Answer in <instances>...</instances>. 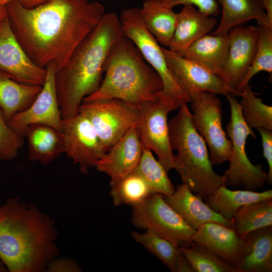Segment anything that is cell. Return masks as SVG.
Listing matches in <instances>:
<instances>
[{"mask_svg": "<svg viewBox=\"0 0 272 272\" xmlns=\"http://www.w3.org/2000/svg\"><path fill=\"white\" fill-rule=\"evenodd\" d=\"M7 16L17 40L30 58L56 71L98 23L104 7L97 2L48 0L33 8L17 2L5 5Z\"/></svg>", "mask_w": 272, "mask_h": 272, "instance_id": "obj_1", "label": "cell"}, {"mask_svg": "<svg viewBox=\"0 0 272 272\" xmlns=\"http://www.w3.org/2000/svg\"><path fill=\"white\" fill-rule=\"evenodd\" d=\"M53 219L18 197L0 203V257L10 272L45 271L59 253Z\"/></svg>", "mask_w": 272, "mask_h": 272, "instance_id": "obj_2", "label": "cell"}, {"mask_svg": "<svg viewBox=\"0 0 272 272\" xmlns=\"http://www.w3.org/2000/svg\"><path fill=\"white\" fill-rule=\"evenodd\" d=\"M124 36L117 15L114 12L104 13L67 62L56 71V91L63 119L78 113L84 99L98 89L108 56L115 44Z\"/></svg>", "mask_w": 272, "mask_h": 272, "instance_id": "obj_3", "label": "cell"}, {"mask_svg": "<svg viewBox=\"0 0 272 272\" xmlns=\"http://www.w3.org/2000/svg\"><path fill=\"white\" fill-rule=\"evenodd\" d=\"M104 74L98 89L83 101L118 99L140 106L157 99V94L162 89L159 75L125 36L111 50Z\"/></svg>", "mask_w": 272, "mask_h": 272, "instance_id": "obj_4", "label": "cell"}, {"mask_svg": "<svg viewBox=\"0 0 272 272\" xmlns=\"http://www.w3.org/2000/svg\"><path fill=\"white\" fill-rule=\"evenodd\" d=\"M169 131L174 155V169L182 183L206 198L225 184L223 175L214 170L206 143L195 129L187 103L179 108L169 122Z\"/></svg>", "mask_w": 272, "mask_h": 272, "instance_id": "obj_5", "label": "cell"}, {"mask_svg": "<svg viewBox=\"0 0 272 272\" xmlns=\"http://www.w3.org/2000/svg\"><path fill=\"white\" fill-rule=\"evenodd\" d=\"M119 17L124 36L135 44L162 81V89L158 93L157 99L172 110L190 102L189 97L180 88L169 69L163 47L145 27L139 8L124 9Z\"/></svg>", "mask_w": 272, "mask_h": 272, "instance_id": "obj_6", "label": "cell"}, {"mask_svg": "<svg viewBox=\"0 0 272 272\" xmlns=\"http://www.w3.org/2000/svg\"><path fill=\"white\" fill-rule=\"evenodd\" d=\"M230 107V120L226 127L231 143V152L229 158V167L223 175L225 186L242 187L255 191L262 188L267 181V173L262 165L253 164L247 157L246 143L248 136L256 138L252 129L244 121L239 102L235 96L227 97Z\"/></svg>", "mask_w": 272, "mask_h": 272, "instance_id": "obj_7", "label": "cell"}, {"mask_svg": "<svg viewBox=\"0 0 272 272\" xmlns=\"http://www.w3.org/2000/svg\"><path fill=\"white\" fill-rule=\"evenodd\" d=\"M131 222L136 228L150 230L179 247L194 242L195 230L166 202L163 195L153 194L131 207Z\"/></svg>", "mask_w": 272, "mask_h": 272, "instance_id": "obj_8", "label": "cell"}, {"mask_svg": "<svg viewBox=\"0 0 272 272\" xmlns=\"http://www.w3.org/2000/svg\"><path fill=\"white\" fill-rule=\"evenodd\" d=\"M192 124L209 148L213 164L227 161L231 143L222 127V104L215 93L199 92L189 95Z\"/></svg>", "mask_w": 272, "mask_h": 272, "instance_id": "obj_9", "label": "cell"}, {"mask_svg": "<svg viewBox=\"0 0 272 272\" xmlns=\"http://www.w3.org/2000/svg\"><path fill=\"white\" fill-rule=\"evenodd\" d=\"M140 106L118 99L83 101L79 112L92 124L107 151L135 126Z\"/></svg>", "mask_w": 272, "mask_h": 272, "instance_id": "obj_10", "label": "cell"}, {"mask_svg": "<svg viewBox=\"0 0 272 272\" xmlns=\"http://www.w3.org/2000/svg\"><path fill=\"white\" fill-rule=\"evenodd\" d=\"M173 111L168 105L156 99L140 106L135 126L143 148L150 150L168 172L174 169V153L170 143L168 115Z\"/></svg>", "mask_w": 272, "mask_h": 272, "instance_id": "obj_11", "label": "cell"}, {"mask_svg": "<svg viewBox=\"0 0 272 272\" xmlns=\"http://www.w3.org/2000/svg\"><path fill=\"white\" fill-rule=\"evenodd\" d=\"M64 152L87 174L107 152L87 118L81 112L63 119Z\"/></svg>", "mask_w": 272, "mask_h": 272, "instance_id": "obj_12", "label": "cell"}, {"mask_svg": "<svg viewBox=\"0 0 272 272\" xmlns=\"http://www.w3.org/2000/svg\"><path fill=\"white\" fill-rule=\"evenodd\" d=\"M169 69L181 90L189 97L199 92L241 96L242 92L227 84L218 76L195 62L163 47Z\"/></svg>", "mask_w": 272, "mask_h": 272, "instance_id": "obj_13", "label": "cell"}, {"mask_svg": "<svg viewBox=\"0 0 272 272\" xmlns=\"http://www.w3.org/2000/svg\"><path fill=\"white\" fill-rule=\"evenodd\" d=\"M46 74L42 89L30 106L15 114L8 121L10 126L24 137L26 128L30 125L41 124L62 131L63 119L57 97L55 74L53 64L46 67Z\"/></svg>", "mask_w": 272, "mask_h": 272, "instance_id": "obj_14", "label": "cell"}, {"mask_svg": "<svg viewBox=\"0 0 272 272\" xmlns=\"http://www.w3.org/2000/svg\"><path fill=\"white\" fill-rule=\"evenodd\" d=\"M0 71L25 84L42 86L46 70L36 65L17 40L6 16L0 22Z\"/></svg>", "mask_w": 272, "mask_h": 272, "instance_id": "obj_15", "label": "cell"}, {"mask_svg": "<svg viewBox=\"0 0 272 272\" xmlns=\"http://www.w3.org/2000/svg\"><path fill=\"white\" fill-rule=\"evenodd\" d=\"M228 34L229 48L220 78L230 87L238 88L250 66L256 49L258 28L237 26Z\"/></svg>", "mask_w": 272, "mask_h": 272, "instance_id": "obj_16", "label": "cell"}, {"mask_svg": "<svg viewBox=\"0 0 272 272\" xmlns=\"http://www.w3.org/2000/svg\"><path fill=\"white\" fill-rule=\"evenodd\" d=\"M143 148L133 126L105 153L95 168L110 177V184L115 183L135 169Z\"/></svg>", "mask_w": 272, "mask_h": 272, "instance_id": "obj_17", "label": "cell"}, {"mask_svg": "<svg viewBox=\"0 0 272 272\" xmlns=\"http://www.w3.org/2000/svg\"><path fill=\"white\" fill-rule=\"evenodd\" d=\"M192 240L236 267L245 244L244 237L234 228L215 222L201 226Z\"/></svg>", "mask_w": 272, "mask_h": 272, "instance_id": "obj_18", "label": "cell"}, {"mask_svg": "<svg viewBox=\"0 0 272 272\" xmlns=\"http://www.w3.org/2000/svg\"><path fill=\"white\" fill-rule=\"evenodd\" d=\"M166 202L192 229L196 231L202 225L210 222L220 223L233 228L229 221L212 210L202 198L195 194L184 184L177 185L169 195H163Z\"/></svg>", "mask_w": 272, "mask_h": 272, "instance_id": "obj_19", "label": "cell"}, {"mask_svg": "<svg viewBox=\"0 0 272 272\" xmlns=\"http://www.w3.org/2000/svg\"><path fill=\"white\" fill-rule=\"evenodd\" d=\"M213 17L205 14L192 6H184L177 13V22L168 49L183 55L189 46L209 34L217 25Z\"/></svg>", "mask_w": 272, "mask_h": 272, "instance_id": "obj_20", "label": "cell"}, {"mask_svg": "<svg viewBox=\"0 0 272 272\" xmlns=\"http://www.w3.org/2000/svg\"><path fill=\"white\" fill-rule=\"evenodd\" d=\"M244 238L237 267L241 272H271L272 226L253 231Z\"/></svg>", "mask_w": 272, "mask_h": 272, "instance_id": "obj_21", "label": "cell"}, {"mask_svg": "<svg viewBox=\"0 0 272 272\" xmlns=\"http://www.w3.org/2000/svg\"><path fill=\"white\" fill-rule=\"evenodd\" d=\"M24 138L28 147V158L32 162L47 165L64 152L62 131L51 126L35 124L26 129Z\"/></svg>", "mask_w": 272, "mask_h": 272, "instance_id": "obj_22", "label": "cell"}, {"mask_svg": "<svg viewBox=\"0 0 272 272\" xmlns=\"http://www.w3.org/2000/svg\"><path fill=\"white\" fill-rule=\"evenodd\" d=\"M228 48V34H209L193 43L183 56L220 77Z\"/></svg>", "mask_w": 272, "mask_h": 272, "instance_id": "obj_23", "label": "cell"}, {"mask_svg": "<svg viewBox=\"0 0 272 272\" xmlns=\"http://www.w3.org/2000/svg\"><path fill=\"white\" fill-rule=\"evenodd\" d=\"M222 17L213 34H226L232 28L250 20L272 28L260 0H216Z\"/></svg>", "mask_w": 272, "mask_h": 272, "instance_id": "obj_24", "label": "cell"}, {"mask_svg": "<svg viewBox=\"0 0 272 272\" xmlns=\"http://www.w3.org/2000/svg\"><path fill=\"white\" fill-rule=\"evenodd\" d=\"M139 12L149 33L159 44L168 47L177 22V13L159 0H146Z\"/></svg>", "mask_w": 272, "mask_h": 272, "instance_id": "obj_25", "label": "cell"}, {"mask_svg": "<svg viewBox=\"0 0 272 272\" xmlns=\"http://www.w3.org/2000/svg\"><path fill=\"white\" fill-rule=\"evenodd\" d=\"M42 87L18 82L0 71V109L7 121L29 107Z\"/></svg>", "mask_w": 272, "mask_h": 272, "instance_id": "obj_26", "label": "cell"}, {"mask_svg": "<svg viewBox=\"0 0 272 272\" xmlns=\"http://www.w3.org/2000/svg\"><path fill=\"white\" fill-rule=\"evenodd\" d=\"M269 198H272L271 189L262 192L246 189L233 190L223 185L205 199L206 203L212 210L225 219L233 221L236 213L242 207Z\"/></svg>", "mask_w": 272, "mask_h": 272, "instance_id": "obj_27", "label": "cell"}, {"mask_svg": "<svg viewBox=\"0 0 272 272\" xmlns=\"http://www.w3.org/2000/svg\"><path fill=\"white\" fill-rule=\"evenodd\" d=\"M131 236L171 271L193 272L180 248L153 231L150 230H146L144 233L133 231Z\"/></svg>", "mask_w": 272, "mask_h": 272, "instance_id": "obj_28", "label": "cell"}, {"mask_svg": "<svg viewBox=\"0 0 272 272\" xmlns=\"http://www.w3.org/2000/svg\"><path fill=\"white\" fill-rule=\"evenodd\" d=\"M233 222L234 228L244 237L253 231L272 226V198L242 207L236 213Z\"/></svg>", "mask_w": 272, "mask_h": 272, "instance_id": "obj_29", "label": "cell"}, {"mask_svg": "<svg viewBox=\"0 0 272 272\" xmlns=\"http://www.w3.org/2000/svg\"><path fill=\"white\" fill-rule=\"evenodd\" d=\"M143 178L153 194L169 195L175 187L168 177V172L155 159L152 152L143 148L138 165L134 170Z\"/></svg>", "mask_w": 272, "mask_h": 272, "instance_id": "obj_30", "label": "cell"}, {"mask_svg": "<svg viewBox=\"0 0 272 272\" xmlns=\"http://www.w3.org/2000/svg\"><path fill=\"white\" fill-rule=\"evenodd\" d=\"M110 185V195L116 207L122 205L132 207L152 194L145 180L134 170Z\"/></svg>", "mask_w": 272, "mask_h": 272, "instance_id": "obj_31", "label": "cell"}, {"mask_svg": "<svg viewBox=\"0 0 272 272\" xmlns=\"http://www.w3.org/2000/svg\"><path fill=\"white\" fill-rule=\"evenodd\" d=\"M179 248L193 272H241L197 243L193 242L188 247Z\"/></svg>", "mask_w": 272, "mask_h": 272, "instance_id": "obj_32", "label": "cell"}, {"mask_svg": "<svg viewBox=\"0 0 272 272\" xmlns=\"http://www.w3.org/2000/svg\"><path fill=\"white\" fill-rule=\"evenodd\" d=\"M239 102L242 117L251 128H264L272 131V107L254 95L249 85L241 91Z\"/></svg>", "mask_w": 272, "mask_h": 272, "instance_id": "obj_33", "label": "cell"}, {"mask_svg": "<svg viewBox=\"0 0 272 272\" xmlns=\"http://www.w3.org/2000/svg\"><path fill=\"white\" fill-rule=\"evenodd\" d=\"M258 34L256 51L252 62L238 86L241 92L249 85L252 78L257 73L265 72L272 73V28L258 24Z\"/></svg>", "mask_w": 272, "mask_h": 272, "instance_id": "obj_34", "label": "cell"}, {"mask_svg": "<svg viewBox=\"0 0 272 272\" xmlns=\"http://www.w3.org/2000/svg\"><path fill=\"white\" fill-rule=\"evenodd\" d=\"M24 139L10 126L0 109V159L15 158L24 144Z\"/></svg>", "mask_w": 272, "mask_h": 272, "instance_id": "obj_35", "label": "cell"}, {"mask_svg": "<svg viewBox=\"0 0 272 272\" xmlns=\"http://www.w3.org/2000/svg\"><path fill=\"white\" fill-rule=\"evenodd\" d=\"M165 5L174 8L179 5H190L200 12L210 16H216L220 12L216 0H159Z\"/></svg>", "mask_w": 272, "mask_h": 272, "instance_id": "obj_36", "label": "cell"}, {"mask_svg": "<svg viewBox=\"0 0 272 272\" xmlns=\"http://www.w3.org/2000/svg\"><path fill=\"white\" fill-rule=\"evenodd\" d=\"M257 129L261 139L263 155L268 166L267 182L269 185H271L272 183V131L264 128H259Z\"/></svg>", "mask_w": 272, "mask_h": 272, "instance_id": "obj_37", "label": "cell"}, {"mask_svg": "<svg viewBox=\"0 0 272 272\" xmlns=\"http://www.w3.org/2000/svg\"><path fill=\"white\" fill-rule=\"evenodd\" d=\"M81 267L73 260L60 257L54 258L47 266V272H80Z\"/></svg>", "mask_w": 272, "mask_h": 272, "instance_id": "obj_38", "label": "cell"}, {"mask_svg": "<svg viewBox=\"0 0 272 272\" xmlns=\"http://www.w3.org/2000/svg\"><path fill=\"white\" fill-rule=\"evenodd\" d=\"M48 0H0V7L12 2H17L27 8H33L40 6Z\"/></svg>", "mask_w": 272, "mask_h": 272, "instance_id": "obj_39", "label": "cell"}, {"mask_svg": "<svg viewBox=\"0 0 272 272\" xmlns=\"http://www.w3.org/2000/svg\"><path fill=\"white\" fill-rule=\"evenodd\" d=\"M269 22L272 24V0H260Z\"/></svg>", "mask_w": 272, "mask_h": 272, "instance_id": "obj_40", "label": "cell"}, {"mask_svg": "<svg viewBox=\"0 0 272 272\" xmlns=\"http://www.w3.org/2000/svg\"><path fill=\"white\" fill-rule=\"evenodd\" d=\"M7 11L6 6L0 7V22L6 16Z\"/></svg>", "mask_w": 272, "mask_h": 272, "instance_id": "obj_41", "label": "cell"}, {"mask_svg": "<svg viewBox=\"0 0 272 272\" xmlns=\"http://www.w3.org/2000/svg\"><path fill=\"white\" fill-rule=\"evenodd\" d=\"M9 271L7 267L0 257V272Z\"/></svg>", "mask_w": 272, "mask_h": 272, "instance_id": "obj_42", "label": "cell"}, {"mask_svg": "<svg viewBox=\"0 0 272 272\" xmlns=\"http://www.w3.org/2000/svg\"><path fill=\"white\" fill-rule=\"evenodd\" d=\"M84 1H90V0H84Z\"/></svg>", "mask_w": 272, "mask_h": 272, "instance_id": "obj_43", "label": "cell"}]
</instances>
